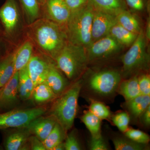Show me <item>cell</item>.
I'll list each match as a JSON object with an SVG mask.
<instances>
[{
    "label": "cell",
    "instance_id": "cell-1",
    "mask_svg": "<svg viewBox=\"0 0 150 150\" xmlns=\"http://www.w3.org/2000/svg\"><path fill=\"white\" fill-rule=\"evenodd\" d=\"M94 10V8L89 0L83 7L71 12L65 30L69 43L86 48L91 44Z\"/></svg>",
    "mask_w": 150,
    "mask_h": 150
},
{
    "label": "cell",
    "instance_id": "cell-2",
    "mask_svg": "<svg viewBox=\"0 0 150 150\" xmlns=\"http://www.w3.org/2000/svg\"><path fill=\"white\" fill-rule=\"evenodd\" d=\"M31 31L37 45L53 58L68 42L65 30L50 20L40 19L36 22Z\"/></svg>",
    "mask_w": 150,
    "mask_h": 150
},
{
    "label": "cell",
    "instance_id": "cell-3",
    "mask_svg": "<svg viewBox=\"0 0 150 150\" xmlns=\"http://www.w3.org/2000/svg\"><path fill=\"white\" fill-rule=\"evenodd\" d=\"M81 88V81L76 82L61 94L51 108V115L54 116L66 131L70 130L74 124Z\"/></svg>",
    "mask_w": 150,
    "mask_h": 150
},
{
    "label": "cell",
    "instance_id": "cell-4",
    "mask_svg": "<svg viewBox=\"0 0 150 150\" xmlns=\"http://www.w3.org/2000/svg\"><path fill=\"white\" fill-rule=\"evenodd\" d=\"M54 59L58 69L71 80L78 78L85 70L88 62L86 48L69 42Z\"/></svg>",
    "mask_w": 150,
    "mask_h": 150
},
{
    "label": "cell",
    "instance_id": "cell-5",
    "mask_svg": "<svg viewBox=\"0 0 150 150\" xmlns=\"http://www.w3.org/2000/svg\"><path fill=\"white\" fill-rule=\"evenodd\" d=\"M147 39L142 30L128 51L121 57L125 76L149 70L150 55L148 50Z\"/></svg>",
    "mask_w": 150,
    "mask_h": 150
},
{
    "label": "cell",
    "instance_id": "cell-6",
    "mask_svg": "<svg viewBox=\"0 0 150 150\" xmlns=\"http://www.w3.org/2000/svg\"><path fill=\"white\" fill-rule=\"evenodd\" d=\"M47 109L40 106L25 109H17L0 114V129L27 127L34 119L46 113Z\"/></svg>",
    "mask_w": 150,
    "mask_h": 150
},
{
    "label": "cell",
    "instance_id": "cell-7",
    "mask_svg": "<svg viewBox=\"0 0 150 150\" xmlns=\"http://www.w3.org/2000/svg\"><path fill=\"white\" fill-rule=\"evenodd\" d=\"M121 78V74L118 71L104 70L93 74L89 80L88 85L95 93L106 96L117 90Z\"/></svg>",
    "mask_w": 150,
    "mask_h": 150
},
{
    "label": "cell",
    "instance_id": "cell-8",
    "mask_svg": "<svg viewBox=\"0 0 150 150\" xmlns=\"http://www.w3.org/2000/svg\"><path fill=\"white\" fill-rule=\"evenodd\" d=\"M123 46L110 35L92 42L86 48L88 61L110 57L121 51Z\"/></svg>",
    "mask_w": 150,
    "mask_h": 150
},
{
    "label": "cell",
    "instance_id": "cell-9",
    "mask_svg": "<svg viewBox=\"0 0 150 150\" xmlns=\"http://www.w3.org/2000/svg\"><path fill=\"white\" fill-rule=\"evenodd\" d=\"M116 23V15L94 8L92 25V43L108 35L111 28Z\"/></svg>",
    "mask_w": 150,
    "mask_h": 150
},
{
    "label": "cell",
    "instance_id": "cell-10",
    "mask_svg": "<svg viewBox=\"0 0 150 150\" xmlns=\"http://www.w3.org/2000/svg\"><path fill=\"white\" fill-rule=\"evenodd\" d=\"M46 11L49 20L59 25L66 26L71 16V12L64 0H47Z\"/></svg>",
    "mask_w": 150,
    "mask_h": 150
},
{
    "label": "cell",
    "instance_id": "cell-11",
    "mask_svg": "<svg viewBox=\"0 0 150 150\" xmlns=\"http://www.w3.org/2000/svg\"><path fill=\"white\" fill-rule=\"evenodd\" d=\"M18 71H16L6 84L0 88V109L13 107L18 100Z\"/></svg>",
    "mask_w": 150,
    "mask_h": 150
},
{
    "label": "cell",
    "instance_id": "cell-12",
    "mask_svg": "<svg viewBox=\"0 0 150 150\" xmlns=\"http://www.w3.org/2000/svg\"><path fill=\"white\" fill-rule=\"evenodd\" d=\"M0 19L6 32L11 34L16 28L19 21V12L16 0H6L0 8Z\"/></svg>",
    "mask_w": 150,
    "mask_h": 150
},
{
    "label": "cell",
    "instance_id": "cell-13",
    "mask_svg": "<svg viewBox=\"0 0 150 150\" xmlns=\"http://www.w3.org/2000/svg\"><path fill=\"white\" fill-rule=\"evenodd\" d=\"M31 135L27 127L18 128L7 137L5 148L7 150L30 149L28 140Z\"/></svg>",
    "mask_w": 150,
    "mask_h": 150
},
{
    "label": "cell",
    "instance_id": "cell-14",
    "mask_svg": "<svg viewBox=\"0 0 150 150\" xmlns=\"http://www.w3.org/2000/svg\"><path fill=\"white\" fill-rule=\"evenodd\" d=\"M49 63L38 56L31 57L27 65V69L34 87L46 81Z\"/></svg>",
    "mask_w": 150,
    "mask_h": 150
},
{
    "label": "cell",
    "instance_id": "cell-15",
    "mask_svg": "<svg viewBox=\"0 0 150 150\" xmlns=\"http://www.w3.org/2000/svg\"><path fill=\"white\" fill-rule=\"evenodd\" d=\"M57 121L54 116L38 117L33 120L28 126L30 132L43 142L54 128Z\"/></svg>",
    "mask_w": 150,
    "mask_h": 150
},
{
    "label": "cell",
    "instance_id": "cell-16",
    "mask_svg": "<svg viewBox=\"0 0 150 150\" xmlns=\"http://www.w3.org/2000/svg\"><path fill=\"white\" fill-rule=\"evenodd\" d=\"M45 82L56 96L61 95L68 86V82L58 70L56 66L49 63V69Z\"/></svg>",
    "mask_w": 150,
    "mask_h": 150
},
{
    "label": "cell",
    "instance_id": "cell-17",
    "mask_svg": "<svg viewBox=\"0 0 150 150\" xmlns=\"http://www.w3.org/2000/svg\"><path fill=\"white\" fill-rule=\"evenodd\" d=\"M34 86L27 69V66L18 71V96L23 100H27L32 96Z\"/></svg>",
    "mask_w": 150,
    "mask_h": 150
},
{
    "label": "cell",
    "instance_id": "cell-18",
    "mask_svg": "<svg viewBox=\"0 0 150 150\" xmlns=\"http://www.w3.org/2000/svg\"><path fill=\"white\" fill-rule=\"evenodd\" d=\"M33 46L31 42L27 41L13 54L15 72L18 71L27 66L32 56Z\"/></svg>",
    "mask_w": 150,
    "mask_h": 150
},
{
    "label": "cell",
    "instance_id": "cell-19",
    "mask_svg": "<svg viewBox=\"0 0 150 150\" xmlns=\"http://www.w3.org/2000/svg\"><path fill=\"white\" fill-rule=\"evenodd\" d=\"M117 89L126 101L141 95L138 76L135 75L130 79L121 81Z\"/></svg>",
    "mask_w": 150,
    "mask_h": 150
},
{
    "label": "cell",
    "instance_id": "cell-20",
    "mask_svg": "<svg viewBox=\"0 0 150 150\" xmlns=\"http://www.w3.org/2000/svg\"><path fill=\"white\" fill-rule=\"evenodd\" d=\"M94 7L117 15L127 10L124 0H90Z\"/></svg>",
    "mask_w": 150,
    "mask_h": 150
},
{
    "label": "cell",
    "instance_id": "cell-21",
    "mask_svg": "<svg viewBox=\"0 0 150 150\" xmlns=\"http://www.w3.org/2000/svg\"><path fill=\"white\" fill-rule=\"evenodd\" d=\"M116 19L118 24L130 32L139 34L142 30L139 20L128 10L118 13Z\"/></svg>",
    "mask_w": 150,
    "mask_h": 150
},
{
    "label": "cell",
    "instance_id": "cell-22",
    "mask_svg": "<svg viewBox=\"0 0 150 150\" xmlns=\"http://www.w3.org/2000/svg\"><path fill=\"white\" fill-rule=\"evenodd\" d=\"M150 105V96L141 95L126 101V106L134 118L140 117Z\"/></svg>",
    "mask_w": 150,
    "mask_h": 150
},
{
    "label": "cell",
    "instance_id": "cell-23",
    "mask_svg": "<svg viewBox=\"0 0 150 150\" xmlns=\"http://www.w3.org/2000/svg\"><path fill=\"white\" fill-rule=\"evenodd\" d=\"M108 35H111L122 46L125 47L131 46L136 40L138 34L130 32L116 23L111 28Z\"/></svg>",
    "mask_w": 150,
    "mask_h": 150
},
{
    "label": "cell",
    "instance_id": "cell-24",
    "mask_svg": "<svg viewBox=\"0 0 150 150\" xmlns=\"http://www.w3.org/2000/svg\"><path fill=\"white\" fill-rule=\"evenodd\" d=\"M56 96L45 82L34 87L32 96L35 103L41 104L52 100Z\"/></svg>",
    "mask_w": 150,
    "mask_h": 150
},
{
    "label": "cell",
    "instance_id": "cell-25",
    "mask_svg": "<svg viewBox=\"0 0 150 150\" xmlns=\"http://www.w3.org/2000/svg\"><path fill=\"white\" fill-rule=\"evenodd\" d=\"M66 132L57 121L52 131L43 142L46 150H53L56 145L63 142L66 138Z\"/></svg>",
    "mask_w": 150,
    "mask_h": 150
},
{
    "label": "cell",
    "instance_id": "cell-26",
    "mask_svg": "<svg viewBox=\"0 0 150 150\" xmlns=\"http://www.w3.org/2000/svg\"><path fill=\"white\" fill-rule=\"evenodd\" d=\"M81 119L90 132L92 137H98L101 136V120L97 116L88 110L84 111Z\"/></svg>",
    "mask_w": 150,
    "mask_h": 150
},
{
    "label": "cell",
    "instance_id": "cell-27",
    "mask_svg": "<svg viewBox=\"0 0 150 150\" xmlns=\"http://www.w3.org/2000/svg\"><path fill=\"white\" fill-rule=\"evenodd\" d=\"M14 72L13 54H11L0 63V88L10 80Z\"/></svg>",
    "mask_w": 150,
    "mask_h": 150
},
{
    "label": "cell",
    "instance_id": "cell-28",
    "mask_svg": "<svg viewBox=\"0 0 150 150\" xmlns=\"http://www.w3.org/2000/svg\"><path fill=\"white\" fill-rule=\"evenodd\" d=\"M112 142L116 150H142L146 148L145 144L134 142L127 137H115Z\"/></svg>",
    "mask_w": 150,
    "mask_h": 150
},
{
    "label": "cell",
    "instance_id": "cell-29",
    "mask_svg": "<svg viewBox=\"0 0 150 150\" xmlns=\"http://www.w3.org/2000/svg\"><path fill=\"white\" fill-rule=\"evenodd\" d=\"M27 15L29 21L32 22L39 15V4L37 0H18Z\"/></svg>",
    "mask_w": 150,
    "mask_h": 150
},
{
    "label": "cell",
    "instance_id": "cell-30",
    "mask_svg": "<svg viewBox=\"0 0 150 150\" xmlns=\"http://www.w3.org/2000/svg\"><path fill=\"white\" fill-rule=\"evenodd\" d=\"M89 110L101 120L108 119L110 116V111L108 108L99 101L91 100Z\"/></svg>",
    "mask_w": 150,
    "mask_h": 150
},
{
    "label": "cell",
    "instance_id": "cell-31",
    "mask_svg": "<svg viewBox=\"0 0 150 150\" xmlns=\"http://www.w3.org/2000/svg\"><path fill=\"white\" fill-rule=\"evenodd\" d=\"M112 121L115 126L123 133H125L129 129L130 117L126 112H120L115 114L112 118Z\"/></svg>",
    "mask_w": 150,
    "mask_h": 150
},
{
    "label": "cell",
    "instance_id": "cell-32",
    "mask_svg": "<svg viewBox=\"0 0 150 150\" xmlns=\"http://www.w3.org/2000/svg\"><path fill=\"white\" fill-rule=\"evenodd\" d=\"M125 133L126 137L139 144H146L150 141L149 135L140 130L129 129Z\"/></svg>",
    "mask_w": 150,
    "mask_h": 150
},
{
    "label": "cell",
    "instance_id": "cell-33",
    "mask_svg": "<svg viewBox=\"0 0 150 150\" xmlns=\"http://www.w3.org/2000/svg\"><path fill=\"white\" fill-rule=\"evenodd\" d=\"M64 142L66 150H80L82 149L78 140L75 130L72 131L66 137Z\"/></svg>",
    "mask_w": 150,
    "mask_h": 150
},
{
    "label": "cell",
    "instance_id": "cell-34",
    "mask_svg": "<svg viewBox=\"0 0 150 150\" xmlns=\"http://www.w3.org/2000/svg\"><path fill=\"white\" fill-rule=\"evenodd\" d=\"M124 1L127 8L137 12L145 10L149 6V0H124Z\"/></svg>",
    "mask_w": 150,
    "mask_h": 150
},
{
    "label": "cell",
    "instance_id": "cell-35",
    "mask_svg": "<svg viewBox=\"0 0 150 150\" xmlns=\"http://www.w3.org/2000/svg\"><path fill=\"white\" fill-rule=\"evenodd\" d=\"M139 88L141 95L150 96V76L144 74L138 76Z\"/></svg>",
    "mask_w": 150,
    "mask_h": 150
},
{
    "label": "cell",
    "instance_id": "cell-36",
    "mask_svg": "<svg viewBox=\"0 0 150 150\" xmlns=\"http://www.w3.org/2000/svg\"><path fill=\"white\" fill-rule=\"evenodd\" d=\"M89 148L92 150H107L108 147L102 136L98 137H91L89 142Z\"/></svg>",
    "mask_w": 150,
    "mask_h": 150
},
{
    "label": "cell",
    "instance_id": "cell-37",
    "mask_svg": "<svg viewBox=\"0 0 150 150\" xmlns=\"http://www.w3.org/2000/svg\"><path fill=\"white\" fill-rule=\"evenodd\" d=\"M71 12L77 10L85 6L89 0H64Z\"/></svg>",
    "mask_w": 150,
    "mask_h": 150
},
{
    "label": "cell",
    "instance_id": "cell-38",
    "mask_svg": "<svg viewBox=\"0 0 150 150\" xmlns=\"http://www.w3.org/2000/svg\"><path fill=\"white\" fill-rule=\"evenodd\" d=\"M29 144L30 149L32 150H46L43 142L40 141L37 137L31 135L30 137Z\"/></svg>",
    "mask_w": 150,
    "mask_h": 150
},
{
    "label": "cell",
    "instance_id": "cell-39",
    "mask_svg": "<svg viewBox=\"0 0 150 150\" xmlns=\"http://www.w3.org/2000/svg\"><path fill=\"white\" fill-rule=\"evenodd\" d=\"M141 116H142V122L145 126H149L150 124V105L148 106L147 108L142 113Z\"/></svg>",
    "mask_w": 150,
    "mask_h": 150
},
{
    "label": "cell",
    "instance_id": "cell-40",
    "mask_svg": "<svg viewBox=\"0 0 150 150\" xmlns=\"http://www.w3.org/2000/svg\"><path fill=\"white\" fill-rule=\"evenodd\" d=\"M144 33L145 36L146 38L148 41H149V40H150V21L149 18L148 20L146 26V31H145Z\"/></svg>",
    "mask_w": 150,
    "mask_h": 150
},
{
    "label": "cell",
    "instance_id": "cell-41",
    "mask_svg": "<svg viewBox=\"0 0 150 150\" xmlns=\"http://www.w3.org/2000/svg\"><path fill=\"white\" fill-rule=\"evenodd\" d=\"M65 150L64 143V142H62L60 144L56 145V146L54 147L53 150Z\"/></svg>",
    "mask_w": 150,
    "mask_h": 150
},
{
    "label": "cell",
    "instance_id": "cell-42",
    "mask_svg": "<svg viewBox=\"0 0 150 150\" xmlns=\"http://www.w3.org/2000/svg\"><path fill=\"white\" fill-rule=\"evenodd\" d=\"M39 4H41L42 5H45L46 2H47V0H37Z\"/></svg>",
    "mask_w": 150,
    "mask_h": 150
}]
</instances>
